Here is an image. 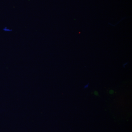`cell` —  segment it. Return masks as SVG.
Returning a JSON list of instances; mask_svg holds the SVG:
<instances>
[{"instance_id":"obj_1","label":"cell","mask_w":132,"mask_h":132,"mask_svg":"<svg viewBox=\"0 0 132 132\" xmlns=\"http://www.w3.org/2000/svg\"><path fill=\"white\" fill-rule=\"evenodd\" d=\"M94 94L96 96H98L99 95L98 92H97V91H94Z\"/></svg>"},{"instance_id":"obj_2","label":"cell","mask_w":132,"mask_h":132,"mask_svg":"<svg viewBox=\"0 0 132 132\" xmlns=\"http://www.w3.org/2000/svg\"><path fill=\"white\" fill-rule=\"evenodd\" d=\"M109 93L110 94H113L114 93V92L113 90H111L109 91Z\"/></svg>"},{"instance_id":"obj_3","label":"cell","mask_w":132,"mask_h":132,"mask_svg":"<svg viewBox=\"0 0 132 132\" xmlns=\"http://www.w3.org/2000/svg\"><path fill=\"white\" fill-rule=\"evenodd\" d=\"M88 85H89V83H88L87 85H86V86H85V87H84V88H87L88 87Z\"/></svg>"}]
</instances>
